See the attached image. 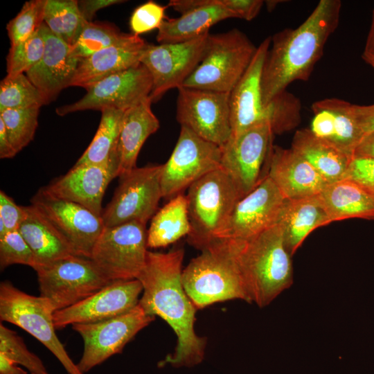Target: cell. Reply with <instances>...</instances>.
Segmentation results:
<instances>
[{
  "instance_id": "obj_1",
  "label": "cell",
  "mask_w": 374,
  "mask_h": 374,
  "mask_svg": "<svg viewBox=\"0 0 374 374\" xmlns=\"http://www.w3.org/2000/svg\"><path fill=\"white\" fill-rule=\"evenodd\" d=\"M184 251L167 253L148 251L143 269L137 279L143 286L139 304L150 316H159L172 328L177 337L173 353L163 361L175 367H190L204 357L206 340L195 331L197 308L181 283Z\"/></svg>"
},
{
  "instance_id": "obj_2",
  "label": "cell",
  "mask_w": 374,
  "mask_h": 374,
  "mask_svg": "<svg viewBox=\"0 0 374 374\" xmlns=\"http://www.w3.org/2000/svg\"><path fill=\"white\" fill-rule=\"evenodd\" d=\"M341 8L339 0H321L299 26L271 37L261 78L265 107L291 83L309 79L329 37L338 26Z\"/></svg>"
},
{
  "instance_id": "obj_3",
  "label": "cell",
  "mask_w": 374,
  "mask_h": 374,
  "mask_svg": "<svg viewBox=\"0 0 374 374\" xmlns=\"http://www.w3.org/2000/svg\"><path fill=\"white\" fill-rule=\"evenodd\" d=\"M231 240L249 303L265 307L292 285V256L278 223L250 239Z\"/></svg>"
},
{
  "instance_id": "obj_4",
  "label": "cell",
  "mask_w": 374,
  "mask_h": 374,
  "mask_svg": "<svg viewBox=\"0 0 374 374\" xmlns=\"http://www.w3.org/2000/svg\"><path fill=\"white\" fill-rule=\"evenodd\" d=\"M183 287L195 308L241 299L249 303L231 240H215L182 270Z\"/></svg>"
},
{
  "instance_id": "obj_5",
  "label": "cell",
  "mask_w": 374,
  "mask_h": 374,
  "mask_svg": "<svg viewBox=\"0 0 374 374\" xmlns=\"http://www.w3.org/2000/svg\"><path fill=\"white\" fill-rule=\"evenodd\" d=\"M188 189L186 197L191 227L188 241L202 251L215 240L242 197L221 168L205 175Z\"/></svg>"
},
{
  "instance_id": "obj_6",
  "label": "cell",
  "mask_w": 374,
  "mask_h": 374,
  "mask_svg": "<svg viewBox=\"0 0 374 374\" xmlns=\"http://www.w3.org/2000/svg\"><path fill=\"white\" fill-rule=\"evenodd\" d=\"M256 49L237 28L209 34L202 60L181 87L230 93L249 66Z\"/></svg>"
},
{
  "instance_id": "obj_7",
  "label": "cell",
  "mask_w": 374,
  "mask_h": 374,
  "mask_svg": "<svg viewBox=\"0 0 374 374\" xmlns=\"http://www.w3.org/2000/svg\"><path fill=\"white\" fill-rule=\"evenodd\" d=\"M55 310L50 301L22 292L10 281L0 284V319L24 329L44 345L61 363L67 374H84L55 334Z\"/></svg>"
},
{
  "instance_id": "obj_8",
  "label": "cell",
  "mask_w": 374,
  "mask_h": 374,
  "mask_svg": "<svg viewBox=\"0 0 374 374\" xmlns=\"http://www.w3.org/2000/svg\"><path fill=\"white\" fill-rule=\"evenodd\" d=\"M40 295L55 311L71 307L109 285L90 258L70 255L34 269Z\"/></svg>"
},
{
  "instance_id": "obj_9",
  "label": "cell",
  "mask_w": 374,
  "mask_h": 374,
  "mask_svg": "<svg viewBox=\"0 0 374 374\" xmlns=\"http://www.w3.org/2000/svg\"><path fill=\"white\" fill-rule=\"evenodd\" d=\"M145 224L130 222L105 226L90 259L110 281L137 279L148 252Z\"/></svg>"
},
{
  "instance_id": "obj_10",
  "label": "cell",
  "mask_w": 374,
  "mask_h": 374,
  "mask_svg": "<svg viewBox=\"0 0 374 374\" xmlns=\"http://www.w3.org/2000/svg\"><path fill=\"white\" fill-rule=\"evenodd\" d=\"M161 168L162 165L135 167L119 176L118 186L101 215L105 226L134 221L146 224L163 198Z\"/></svg>"
},
{
  "instance_id": "obj_11",
  "label": "cell",
  "mask_w": 374,
  "mask_h": 374,
  "mask_svg": "<svg viewBox=\"0 0 374 374\" xmlns=\"http://www.w3.org/2000/svg\"><path fill=\"white\" fill-rule=\"evenodd\" d=\"M221 147L181 127L175 148L161 172L162 197L170 199L201 177L221 168Z\"/></svg>"
},
{
  "instance_id": "obj_12",
  "label": "cell",
  "mask_w": 374,
  "mask_h": 374,
  "mask_svg": "<svg viewBox=\"0 0 374 374\" xmlns=\"http://www.w3.org/2000/svg\"><path fill=\"white\" fill-rule=\"evenodd\" d=\"M154 318L148 315L138 304L109 319L72 325L84 341L83 353L76 364L79 370L82 373H87L111 356L121 353L125 346Z\"/></svg>"
},
{
  "instance_id": "obj_13",
  "label": "cell",
  "mask_w": 374,
  "mask_h": 374,
  "mask_svg": "<svg viewBox=\"0 0 374 374\" xmlns=\"http://www.w3.org/2000/svg\"><path fill=\"white\" fill-rule=\"evenodd\" d=\"M176 118L203 139L224 146L232 134L229 93L180 87Z\"/></svg>"
},
{
  "instance_id": "obj_14",
  "label": "cell",
  "mask_w": 374,
  "mask_h": 374,
  "mask_svg": "<svg viewBox=\"0 0 374 374\" xmlns=\"http://www.w3.org/2000/svg\"><path fill=\"white\" fill-rule=\"evenodd\" d=\"M30 202L64 239L73 255L91 258L105 228L100 216L78 204L50 195L43 187Z\"/></svg>"
},
{
  "instance_id": "obj_15",
  "label": "cell",
  "mask_w": 374,
  "mask_h": 374,
  "mask_svg": "<svg viewBox=\"0 0 374 374\" xmlns=\"http://www.w3.org/2000/svg\"><path fill=\"white\" fill-rule=\"evenodd\" d=\"M274 133L267 123L254 125L222 147L221 168L228 174L242 197L250 193L265 177ZM267 176V175H266Z\"/></svg>"
},
{
  "instance_id": "obj_16",
  "label": "cell",
  "mask_w": 374,
  "mask_h": 374,
  "mask_svg": "<svg viewBox=\"0 0 374 374\" xmlns=\"http://www.w3.org/2000/svg\"><path fill=\"white\" fill-rule=\"evenodd\" d=\"M209 34L180 43H148L140 62L152 77V102L159 100L168 90L183 85L202 60Z\"/></svg>"
},
{
  "instance_id": "obj_17",
  "label": "cell",
  "mask_w": 374,
  "mask_h": 374,
  "mask_svg": "<svg viewBox=\"0 0 374 374\" xmlns=\"http://www.w3.org/2000/svg\"><path fill=\"white\" fill-rule=\"evenodd\" d=\"M152 80L141 62L126 70L111 75L86 89L79 100L56 109L59 116L87 109L106 108L126 110L150 97Z\"/></svg>"
},
{
  "instance_id": "obj_18",
  "label": "cell",
  "mask_w": 374,
  "mask_h": 374,
  "mask_svg": "<svg viewBox=\"0 0 374 374\" xmlns=\"http://www.w3.org/2000/svg\"><path fill=\"white\" fill-rule=\"evenodd\" d=\"M285 198L269 176L235 205L215 240H246L278 223Z\"/></svg>"
},
{
  "instance_id": "obj_19",
  "label": "cell",
  "mask_w": 374,
  "mask_h": 374,
  "mask_svg": "<svg viewBox=\"0 0 374 374\" xmlns=\"http://www.w3.org/2000/svg\"><path fill=\"white\" fill-rule=\"evenodd\" d=\"M143 286L139 279L111 282L78 303L54 312L55 329L68 325L102 321L123 314L139 304Z\"/></svg>"
},
{
  "instance_id": "obj_20",
  "label": "cell",
  "mask_w": 374,
  "mask_h": 374,
  "mask_svg": "<svg viewBox=\"0 0 374 374\" xmlns=\"http://www.w3.org/2000/svg\"><path fill=\"white\" fill-rule=\"evenodd\" d=\"M271 39V37H266L257 47L249 66L230 93L231 138L260 123L271 125L273 108L271 105L264 106L261 89L262 68Z\"/></svg>"
},
{
  "instance_id": "obj_21",
  "label": "cell",
  "mask_w": 374,
  "mask_h": 374,
  "mask_svg": "<svg viewBox=\"0 0 374 374\" xmlns=\"http://www.w3.org/2000/svg\"><path fill=\"white\" fill-rule=\"evenodd\" d=\"M118 175L116 156L105 165H74L64 175L43 188L50 195L78 204L101 217L105 190Z\"/></svg>"
},
{
  "instance_id": "obj_22",
  "label": "cell",
  "mask_w": 374,
  "mask_h": 374,
  "mask_svg": "<svg viewBox=\"0 0 374 374\" xmlns=\"http://www.w3.org/2000/svg\"><path fill=\"white\" fill-rule=\"evenodd\" d=\"M45 46L40 60L26 75L41 93L45 105L53 101L60 91L70 87L80 59L71 46L54 35L43 23Z\"/></svg>"
},
{
  "instance_id": "obj_23",
  "label": "cell",
  "mask_w": 374,
  "mask_h": 374,
  "mask_svg": "<svg viewBox=\"0 0 374 374\" xmlns=\"http://www.w3.org/2000/svg\"><path fill=\"white\" fill-rule=\"evenodd\" d=\"M314 117L310 131L350 157L364 136L353 110V104L329 98L312 105Z\"/></svg>"
},
{
  "instance_id": "obj_24",
  "label": "cell",
  "mask_w": 374,
  "mask_h": 374,
  "mask_svg": "<svg viewBox=\"0 0 374 374\" xmlns=\"http://www.w3.org/2000/svg\"><path fill=\"white\" fill-rule=\"evenodd\" d=\"M267 176L285 199H299L319 195L328 184L300 155L291 148L273 145Z\"/></svg>"
},
{
  "instance_id": "obj_25",
  "label": "cell",
  "mask_w": 374,
  "mask_h": 374,
  "mask_svg": "<svg viewBox=\"0 0 374 374\" xmlns=\"http://www.w3.org/2000/svg\"><path fill=\"white\" fill-rule=\"evenodd\" d=\"M147 44L139 35L132 34L119 44L80 59L70 86L86 89L111 75L138 64Z\"/></svg>"
},
{
  "instance_id": "obj_26",
  "label": "cell",
  "mask_w": 374,
  "mask_h": 374,
  "mask_svg": "<svg viewBox=\"0 0 374 374\" xmlns=\"http://www.w3.org/2000/svg\"><path fill=\"white\" fill-rule=\"evenodd\" d=\"M152 103L149 97L124 111L116 147L118 177L136 167L143 145L159 128V121L151 109Z\"/></svg>"
},
{
  "instance_id": "obj_27",
  "label": "cell",
  "mask_w": 374,
  "mask_h": 374,
  "mask_svg": "<svg viewBox=\"0 0 374 374\" xmlns=\"http://www.w3.org/2000/svg\"><path fill=\"white\" fill-rule=\"evenodd\" d=\"M331 222L318 195L286 199L278 221L286 249L292 256L311 232Z\"/></svg>"
},
{
  "instance_id": "obj_28",
  "label": "cell",
  "mask_w": 374,
  "mask_h": 374,
  "mask_svg": "<svg viewBox=\"0 0 374 374\" xmlns=\"http://www.w3.org/2000/svg\"><path fill=\"white\" fill-rule=\"evenodd\" d=\"M229 18L238 17L220 0H204L202 6L179 17L166 19L158 29L157 40L159 44L188 42L208 33L211 27Z\"/></svg>"
},
{
  "instance_id": "obj_29",
  "label": "cell",
  "mask_w": 374,
  "mask_h": 374,
  "mask_svg": "<svg viewBox=\"0 0 374 374\" xmlns=\"http://www.w3.org/2000/svg\"><path fill=\"white\" fill-rule=\"evenodd\" d=\"M318 196L332 222L350 218L374 220V195L350 179L327 184Z\"/></svg>"
},
{
  "instance_id": "obj_30",
  "label": "cell",
  "mask_w": 374,
  "mask_h": 374,
  "mask_svg": "<svg viewBox=\"0 0 374 374\" xmlns=\"http://www.w3.org/2000/svg\"><path fill=\"white\" fill-rule=\"evenodd\" d=\"M24 208L26 216L18 231L33 251V269L73 255L67 242L33 205Z\"/></svg>"
},
{
  "instance_id": "obj_31",
  "label": "cell",
  "mask_w": 374,
  "mask_h": 374,
  "mask_svg": "<svg viewBox=\"0 0 374 374\" xmlns=\"http://www.w3.org/2000/svg\"><path fill=\"white\" fill-rule=\"evenodd\" d=\"M291 149L309 163L328 184L345 177L353 158L317 137L310 129L295 132Z\"/></svg>"
},
{
  "instance_id": "obj_32",
  "label": "cell",
  "mask_w": 374,
  "mask_h": 374,
  "mask_svg": "<svg viewBox=\"0 0 374 374\" xmlns=\"http://www.w3.org/2000/svg\"><path fill=\"white\" fill-rule=\"evenodd\" d=\"M186 197L179 194L170 199L152 217L147 231L149 248L166 247L190 232Z\"/></svg>"
},
{
  "instance_id": "obj_33",
  "label": "cell",
  "mask_w": 374,
  "mask_h": 374,
  "mask_svg": "<svg viewBox=\"0 0 374 374\" xmlns=\"http://www.w3.org/2000/svg\"><path fill=\"white\" fill-rule=\"evenodd\" d=\"M124 111L112 108L101 110V119L97 132L75 165H105L116 156L117 143Z\"/></svg>"
},
{
  "instance_id": "obj_34",
  "label": "cell",
  "mask_w": 374,
  "mask_h": 374,
  "mask_svg": "<svg viewBox=\"0 0 374 374\" xmlns=\"http://www.w3.org/2000/svg\"><path fill=\"white\" fill-rule=\"evenodd\" d=\"M44 22L54 35L72 46L85 21L80 14L78 1L46 0Z\"/></svg>"
},
{
  "instance_id": "obj_35",
  "label": "cell",
  "mask_w": 374,
  "mask_h": 374,
  "mask_svg": "<svg viewBox=\"0 0 374 374\" xmlns=\"http://www.w3.org/2000/svg\"><path fill=\"white\" fill-rule=\"evenodd\" d=\"M129 35L109 24L85 21L80 35L71 46V51L78 58H85L123 42Z\"/></svg>"
},
{
  "instance_id": "obj_36",
  "label": "cell",
  "mask_w": 374,
  "mask_h": 374,
  "mask_svg": "<svg viewBox=\"0 0 374 374\" xmlns=\"http://www.w3.org/2000/svg\"><path fill=\"white\" fill-rule=\"evenodd\" d=\"M45 105L38 89L26 73L6 76L0 83V112L6 109L40 108Z\"/></svg>"
},
{
  "instance_id": "obj_37",
  "label": "cell",
  "mask_w": 374,
  "mask_h": 374,
  "mask_svg": "<svg viewBox=\"0 0 374 374\" xmlns=\"http://www.w3.org/2000/svg\"><path fill=\"white\" fill-rule=\"evenodd\" d=\"M39 108L6 109L0 112L7 134L18 153L33 139L38 125Z\"/></svg>"
},
{
  "instance_id": "obj_38",
  "label": "cell",
  "mask_w": 374,
  "mask_h": 374,
  "mask_svg": "<svg viewBox=\"0 0 374 374\" xmlns=\"http://www.w3.org/2000/svg\"><path fill=\"white\" fill-rule=\"evenodd\" d=\"M44 46L41 27L28 39L11 46L6 58V75L26 73L42 58Z\"/></svg>"
},
{
  "instance_id": "obj_39",
  "label": "cell",
  "mask_w": 374,
  "mask_h": 374,
  "mask_svg": "<svg viewBox=\"0 0 374 374\" xmlns=\"http://www.w3.org/2000/svg\"><path fill=\"white\" fill-rule=\"evenodd\" d=\"M46 0L26 1L19 12L7 24L6 29L14 46L30 38L42 26L44 19Z\"/></svg>"
},
{
  "instance_id": "obj_40",
  "label": "cell",
  "mask_w": 374,
  "mask_h": 374,
  "mask_svg": "<svg viewBox=\"0 0 374 374\" xmlns=\"http://www.w3.org/2000/svg\"><path fill=\"white\" fill-rule=\"evenodd\" d=\"M0 353L24 366L30 374H50L41 359L28 349L22 338L1 323Z\"/></svg>"
},
{
  "instance_id": "obj_41",
  "label": "cell",
  "mask_w": 374,
  "mask_h": 374,
  "mask_svg": "<svg viewBox=\"0 0 374 374\" xmlns=\"http://www.w3.org/2000/svg\"><path fill=\"white\" fill-rule=\"evenodd\" d=\"M25 265L34 268L35 258L30 247L17 230L0 236V268L15 265Z\"/></svg>"
},
{
  "instance_id": "obj_42",
  "label": "cell",
  "mask_w": 374,
  "mask_h": 374,
  "mask_svg": "<svg viewBox=\"0 0 374 374\" xmlns=\"http://www.w3.org/2000/svg\"><path fill=\"white\" fill-rule=\"evenodd\" d=\"M167 8L152 1L137 7L130 20L133 34L139 35L154 29L158 30L166 19L165 11Z\"/></svg>"
},
{
  "instance_id": "obj_43",
  "label": "cell",
  "mask_w": 374,
  "mask_h": 374,
  "mask_svg": "<svg viewBox=\"0 0 374 374\" xmlns=\"http://www.w3.org/2000/svg\"><path fill=\"white\" fill-rule=\"evenodd\" d=\"M26 216L24 206L17 205L4 191H0V236L17 230Z\"/></svg>"
},
{
  "instance_id": "obj_44",
  "label": "cell",
  "mask_w": 374,
  "mask_h": 374,
  "mask_svg": "<svg viewBox=\"0 0 374 374\" xmlns=\"http://www.w3.org/2000/svg\"><path fill=\"white\" fill-rule=\"evenodd\" d=\"M344 178L357 183L374 195V159L353 157Z\"/></svg>"
},
{
  "instance_id": "obj_45",
  "label": "cell",
  "mask_w": 374,
  "mask_h": 374,
  "mask_svg": "<svg viewBox=\"0 0 374 374\" xmlns=\"http://www.w3.org/2000/svg\"><path fill=\"white\" fill-rule=\"evenodd\" d=\"M220 2L224 7L234 12L238 18L247 21L253 19L264 4L262 0H220Z\"/></svg>"
},
{
  "instance_id": "obj_46",
  "label": "cell",
  "mask_w": 374,
  "mask_h": 374,
  "mask_svg": "<svg viewBox=\"0 0 374 374\" xmlns=\"http://www.w3.org/2000/svg\"><path fill=\"white\" fill-rule=\"evenodd\" d=\"M123 2H125V1L81 0L78 1V7L84 21L87 22H92L93 17L99 10Z\"/></svg>"
},
{
  "instance_id": "obj_47",
  "label": "cell",
  "mask_w": 374,
  "mask_h": 374,
  "mask_svg": "<svg viewBox=\"0 0 374 374\" xmlns=\"http://www.w3.org/2000/svg\"><path fill=\"white\" fill-rule=\"evenodd\" d=\"M353 110L364 135L374 132V104L371 105L353 104Z\"/></svg>"
},
{
  "instance_id": "obj_48",
  "label": "cell",
  "mask_w": 374,
  "mask_h": 374,
  "mask_svg": "<svg viewBox=\"0 0 374 374\" xmlns=\"http://www.w3.org/2000/svg\"><path fill=\"white\" fill-rule=\"evenodd\" d=\"M353 157L374 159V132L364 136L356 148Z\"/></svg>"
},
{
  "instance_id": "obj_49",
  "label": "cell",
  "mask_w": 374,
  "mask_h": 374,
  "mask_svg": "<svg viewBox=\"0 0 374 374\" xmlns=\"http://www.w3.org/2000/svg\"><path fill=\"white\" fill-rule=\"evenodd\" d=\"M17 153L8 137L4 123L0 118V158H12Z\"/></svg>"
},
{
  "instance_id": "obj_50",
  "label": "cell",
  "mask_w": 374,
  "mask_h": 374,
  "mask_svg": "<svg viewBox=\"0 0 374 374\" xmlns=\"http://www.w3.org/2000/svg\"><path fill=\"white\" fill-rule=\"evenodd\" d=\"M0 374H27L17 364L0 353Z\"/></svg>"
},
{
  "instance_id": "obj_51",
  "label": "cell",
  "mask_w": 374,
  "mask_h": 374,
  "mask_svg": "<svg viewBox=\"0 0 374 374\" xmlns=\"http://www.w3.org/2000/svg\"><path fill=\"white\" fill-rule=\"evenodd\" d=\"M362 57L364 60L374 59V10L373 12L371 28L367 37Z\"/></svg>"
},
{
  "instance_id": "obj_52",
  "label": "cell",
  "mask_w": 374,
  "mask_h": 374,
  "mask_svg": "<svg viewBox=\"0 0 374 374\" xmlns=\"http://www.w3.org/2000/svg\"><path fill=\"white\" fill-rule=\"evenodd\" d=\"M365 61L374 69V59H369Z\"/></svg>"
}]
</instances>
